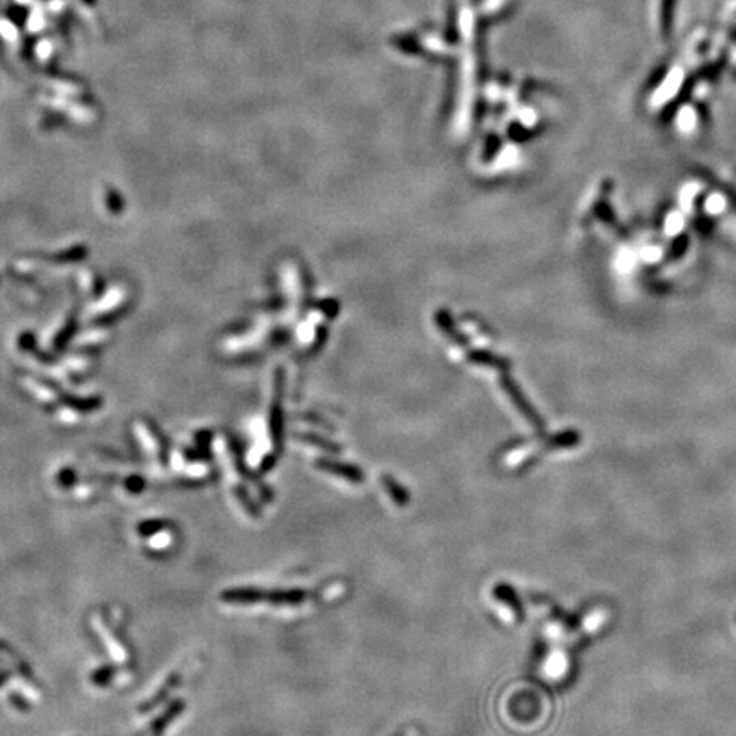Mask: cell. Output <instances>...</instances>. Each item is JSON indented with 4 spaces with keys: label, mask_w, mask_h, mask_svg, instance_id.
<instances>
[{
    "label": "cell",
    "mask_w": 736,
    "mask_h": 736,
    "mask_svg": "<svg viewBox=\"0 0 736 736\" xmlns=\"http://www.w3.org/2000/svg\"><path fill=\"white\" fill-rule=\"evenodd\" d=\"M331 588L323 592H307V589H256V588H230L220 595L221 602L228 605H266L274 609H305L316 607L319 602H326L331 596Z\"/></svg>",
    "instance_id": "1"
},
{
    "label": "cell",
    "mask_w": 736,
    "mask_h": 736,
    "mask_svg": "<svg viewBox=\"0 0 736 736\" xmlns=\"http://www.w3.org/2000/svg\"><path fill=\"white\" fill-rule=\"evenodd\" d=\"M493 596H495V600L498 603L510 607L513 612V617H515L517 620H521V617H523V610H521L520 602L517 600L515 592H513L508 585H498V587L493 589Z\"/></svg>",
    "instance_id": "2"
},
{
    "label": "cell",
    "mask_w": 736,
    "mask_h": 736,
    "mask_svg": "<svg viewBox=\"0 0 736 736\" xmlns=\"http://www.w3.org/2000/svg\"><path fill=\"white\" fill-rule=\"evenodd\" d=\"M183 709H184V702H183V700H177V702H174L173 706H171L169 709H167L166 713H164L162 716L159 717V719H155V723L152 724V731H153V733H155V735L162 733V731L167 728V724H169L171 721L174 719V717H177L181 713H183Z\"/></svg>",
    "instance_id": "3"
},
{
    "label": "cell",
    "mask_w": 736,
    "mask_h": 736,
    "mask_svg": "<svg viewBox=\"0 0 736 736\" xmlns=\"http://www.w3.org/2000/svg\"><path fill=\"white\" fill-rule=\"evenodd\" d=\"M384 486H385V489H387V495L391 496V499L396 503V505H398V506H406L407 505V501H409V496H407V493L404 491V489H401L398 484H394L392 481H389V479H384Z\"/></svg>",
    "instance_id": "4"
},
{
    "label": "cell",
    "mask_w": 736,
    "mask_h": 736,
    "mask_svg": "<svg viewBox=\"0 0 736 736\" xmlns=\"http://www.w3.org/2000/svg\"><path fill=\"white\" fill-rule=\"evenodd\" d=\"M164 527H166V523L162 520H145L138 523V534L144 535V537H150V535L159 534Z\"/></svg>",
    "instance_id": "5"
},
{
    "label": "cell",
    "mask_w": 736,
    "mask_h": 736,
    "mask_svg": "<svg viewBox=\"0 0 736 736\" xmlns=\"http://www.w3.org/2000/svg\"><path fill=\"white\" fill-rule=\"evenodd\" d=\"M113 675H114L113 668L102 667L101 670H98L94 675H92V682H94L96 685H106L111 678H113Z\"/></svg>",
    "instance_id": "6"
},
{
    "label": "cell",
    "mask_w": 736,
    "mask_h": 736,
    "mask_svg": "<svg viewBox=\"0 0 736 736\" xmlns=\"http://www.w3.org/2000/svg\"><path fill=\"white\" fill-rule=\"evenodd\" d=\"M6 678H7V673H0V685L3 684V680H6Z\"/></svg>",
    "instance_id": "7"
}]
</instances>
